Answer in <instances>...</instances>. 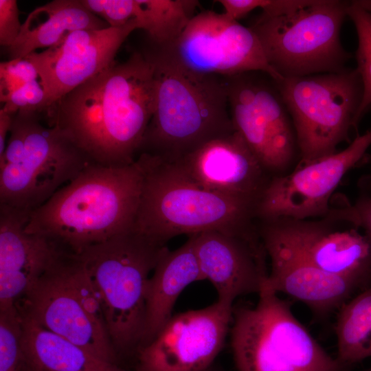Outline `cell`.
<instances>
[{
	"label": "cell",
	"instance_id": "cell-26",
	"mask_svg": "<svg viewBox=\"0 0 371 371\" xmlns=\"http://www.w3.org/2000/svg\"><path fill=\"white\" fill-rule=\"evenodd\" d=\"M353 22L358 37L356 52V68L363 85L362 100L356 116V124L371 107V13L356 5L352 1L347 10Z\"/></svg>",
	"mask_w": 371,
	"mask_h": 371
},
{
	"label": "cell",
	"instance_id": "cell-14",
	"mask_svg": "<svg viewBox=\"0 0 371 371\" xmlns=\"http://www.w3.org/2000/svg\"><path fill=\"white\" fill-rule=\"evenodd\" d=\"M233 308L217 300L172 315L150 343L138 349L137 371H205L224 346Z\"/></svg>",
	"mask_w": 371,
	"mask_h": 371
},
{
	"label": "cell",
	"instance_id": "cell-35",
	"mask_svg": "<svg viewBox=\"0 0 371 371\" xmlns=\"http://www.w3.org/2000/svg\"><path fill=\"white\" fill-rule=\"evenodd\" d=\"M205 371H225V370L221 368H218V366L212 365L209 368H207Z\"/></svg>",
	"mask_w": 371,
	"mask_h": 371
},
{
	"label": "cell",
	"instance_id": "cell-4",
	"mask_svg": "<svg viewBox=\"0 0 371 371\" xmlns=\"http://www.w3.org/2000/svg\"><path fill=\"white\" fill-rule=\"evenodd\" d=\"M141 199L133 229L166 245L171 238L207 231L258 236L257 204L206 190L175 162L146 153Z\"/></svg>",
	"mask_w": 371,
	"mask_h": 371
},
{
	"label": "cell",
	"instance_id": "cell-21",
	"mask_svg": "<svg viewBox=\"0 0 371 371\" xmlns=\"http://www.w3.org/2000/svg\"><path fill=\"white\" fill-rule=\"evenodd\" d=\"M201 280H204L195 252L194 234L189 235L177 249H164L148 281L144 329L139 348L150 343L170 319L182 291Z\"/></svg>",
	"mask_w": 371,
	"mask_h": 371
},
{
	"label": "cell",
	"instance_id": "cell-17",
	"mask_svg": "<svg viewBox=\"0 0 371 371\" xmlns=\"http://www.w3.org/2000/svg\"><path fill=\"white\" fill-rule=\"evenodd\" d=\"M194 235L201 274L214 287L218 301L233 304L240 296L260 293L269 273L267 255L260 236L218 231Z\"/></svg>",
	"mask_w": 371,
	"mask_h": 371
},
{
	"label": "cell",
	"instance_id": "cell-36",
	"mask_svg": "<svg viewBox=\"0 0 371 371\" xmlns=\"http://www.w3.org/2000/svg\"><path fill=\"white\" fill-rule=\"evenodd\" d=\"M367 186L371 188V176L369 177L368 179H367Z\"/></svg>",
	"mask_w": 371,
	"mask_h": 371
},
{
	"label": "cell",
	"instance_id": "cell-29",
	"mask_svg": "<svg viewBox=\"0 0 371 371\" xmlns=\"http://www.w3.org/2000/svg\"><path fill=\"white\" fill-rule=\"evenodd\" d=\"M90 12L104 21L109 27H119L133 20L135 0H80Z\"/></svg>",
	"mask_w": 371,
	"mask_h": 371
},
{
	"label": "cell",
	"instance_id": "cell-6",
	"mask_svg": "<svg viewBox=\"0 0 371 371\" xmlns=\"http://www.w3.org/2000/svg\"><path fill=\"white\" fill-rule=\"evenodd\" d=\"M40 113L17 111L0 156V205L30 213L92 162Z\"/></svg>",
	"mask_w": 371,
	"mask_h": 371
},
{
	"label": "cell",
	"instance_id": "cell-2",
	"mask_svg": "<svg viewBox=\"0 0 371 371\" xmlns=\"http://www.w3.org/2000/svg\"><path fill=\"white\" fill-rule=\"evenodd\" d=\"M143 181L138 158L119 167L91 163L30 213L25 231L78 254L133 229Z\"/></svg>",
	"mask_w": 371,
	"mask_h": 371
},
{
	"label": "cell",
	"instance_id": "cell-16",
	"mask_svg": "<svg viewBox=\"0 0 371 371\" xmlns=\"http://www.w3.org/2000/svg\"><path fill=\"white\" fill-rule=\"evenodd\" d=\"M135 20L124 26L84 29L56 45L28 56L37 66L48 95L47 109L65 95L115 64L120 46L134 30Z\"/></svg>",
	"mask_w": 371,
	"mask_h": 371
},
{
	"label": "cell",
	"instance_id": "cell-11",
	"mask_svg": "<svg viewBox=\"0 0 371 371\" xmlns=\"http://www.w3.org/2000/svg\"><path fill=\"white\" fill-rule=\"evenodd\" d=\"M160 47L195 73L229 76L262 71L276 81L282 78L269 65L254 31L223 13L195 14L175 42Z\"/></svg>",
	"mask_w": 371,
	"mask_h": 371
},
{
	"label": "cell",
	"instance_id": "cell-37",
	"mask_svg": "<svg viewBox=\"0 0 371 371\" xmlns=\"http://www.w3.org/2000/svg\"><path fill=\"white\" fill-rule=\"evenodd\" d=\"M363 371H371V366L369 367L368 368L364 370Z\"/></svg>",
	"mask_w": 371,
	"mask_h": 371
},
{
	"label": "cell",
	"instance_id": "cell-1",
	"mask_svg": "<svg viewBox=\"0 0 371 371\" xmlns=\"http://www.w3.org/2000/svg\"><path fill=\"white\" fill-rule=\"evenodd\" d=\"M153 67L145 52L77 87L45 112L92 163L119 167L134 163L154 110Z\"/></svg>",
	"mask_w": 371,
	"mask_h": 371
},
{
	"label": "cell",
	"instance_id": "cell-8",
	"mask_svg": "<svg viewBox=\"0 0 371 371\" xmlns=\"http://www.w3.org/2000/svg\"><path fill=\"white\" fill-rule=\"evenodd\" d=\"M349 5L346 1L308 0L280 14L261 12L248 27L281 78L337 72L346 68L352 57L340 39Z\"/></svg>",
	"mask_w": 371,
	"mask_h": 371
},
{
	"label": "cell",
	"instance_id": "cell-27",
	"mask_svg": "<svg viewBox=\"0 0 371 371\" xmlns=\"http://www.w3.org/2000/svg\"><path fill=\"white\" fill-rule=\"evenodd\" d=\"M22 336V319L18 306L0 311V371H28Z\"/></svg>",
	"mask_w": 371,
	"mask_h": 371
},
{
	"label": "cell",
	"instance_id": "cell-28",
	"mask_svg": "<svg viewBox=\"0 0 371 371\" xmlns=\"http://www.w3.org/2000/svg\"><path fill=\"white\" fill-rule=\"evenodd\" d=\"M41 78L36 65L28 57L8 60L0 64V100L22 86Z\"/></svg>",
	"mask_w": 371,
	"mask_h": 371
},
{
	"label": "cell",
	"instance_id": "cell-5",
	"mask_svg": "<svg viewBox=\"0 0 371 371\" xmlns=\"http://www.w3.org/2000/svg\"><path fill=\"white\" fill-rule=\"evenodd\" d=\"M166 247L131 229L74 254L100 297L117 353L140 346L150 273Z\"/></svg>",
	"mask_w": 371,
	"mask_h": 371
},
{
	"label": "cell",
	"instance_id": "cell-33",
	"mask_svg": "<svg viewBox=\"0 0 371 371\" xmlns=\"http://www.w3.org/2000/svg\"><path fill=\"white\" fill-rule=\"evenodd\" d=\"M14 115L0 109V156L3 154L5 149L6 137L10 133Z\"/></svg>",
	"mask_w": 371,
	"mask_h": 371
},
{
	"label": "cell",
	"instance_id": "cell-15",
	"mask_svg": "<svg viewBox=\"0 0 371 371\" xmlns=\"http://www.w3.org/2000/svg\"><path fill=\"white\" fill-rule=\"evenodd\" d=\"M68 254L64 251L16 305L44 328L116 364L117 353L107 331L89 317L72 289Z\"/></svg>",
	"mask_w": 371,
	"mask_h": 371
},
{
	"label": "cell",
	"instance_id": "cell-12",
	"mask_svg": "<svg viewBox=\"0 0 371 371\" xmlns=\"http://www.w3.org/2000/svg\"><path fill=\"white\" fill-rule=\"evenodd\" d=\"M337 225V221L326 218L257 221L263 245L283 249L326 272L371 284V243L357 230L341 229Z\"/></svg>",
	"mask_w": 371,
	"mask_h": 371
},
{
	"label": "cell",
	"instance_id": "cell-19",
	"mask_svg": "<svg viewBox=\"0 0 371 371\" xmlns=\"http://www.w3.org/2000/svg\"><path fill=\"white\" fill-rule=\"evenodd\" d=\"M30 214L0 205V311L16 306L65 251L25 231Z\"/></svg>",
	"mask_w": 371,
	"mask_h": 371
},
{
	"label": "cell",
	"instance_id": "cell-3",
	"mask_svg": "<svg viewBox=\"0 0 371 371\" xmlns=\"http://www.w3.org/2000/svg\"><path fill=\"white\" fill-rule=\"evenodd\" d=\"M153 45L145 53L153 67L154 110L139 155L175 162L235 132L225 77L190 71Z\"/></svg>",
	"mask_w": 371,
	"mask_h": 371
},
{
	"label": "cell",
	"instance_id": "cell-10",
	"mask_svg": "<svg viewBox=\"0 0 371 371\" xmlns=\"http://www.w3.org/2000/svg\"><path fill=\"white\" fill-rule=\"evenodd\" d=\"M225 77L236 131L271 177L292 171L300 162L297 137L274 79L262 71Z\"/></svg>",
	"mask_w": 371,
	"mask_h": 371
},
{
	"label": "cell",
	"instance_id": "cell-7",
	"mask_svg": "<svg viewBox=\"0 0 371 371\" xmlns=\"http://www.w3.org/2000/svg\"><path fill=\"white\" fill-rule=\"evenodd\" d=\"M231 348L238 371H346L294 315L290 304L265 289L252 307L233 308Z\"/></svg>",
	"mask_w": 371,
	"mask_h": 371
},
{
	"label": "cell",
	"instance_id": "cell-13",
	"mask_svg": "<svg viewBox=\"0 0 371 371\" xmlns=\"http://www.w3.org/2000/svg\"><path fill=\"white\" fill-rule=\"evenodd\" d=\"M370 145L371 129L357 135L343 150L272 177L258 202L257 220L324 217L330 208L332 194Z\"/></svg>",
	"mask_w": 371,
	"mask_h": 371
},
{
	"label": "cell",
	"instance_id": "cell-24",
	"mask_svg": "<svg viewBox=\"0 0 371 371\" xmlns=\"http://www.w3.org/2000/svg\"><path fill=\"white\" fill-rule=\"evenodd\" d=\"M335 332L336 358L346 368L371 357V285L337 311Z\"/></svg>",
	"mask_w": 371,
	"mask_h": 371
},
{
	"label": "cell",
	"instance_id": "cell-34",
	"mask_svg": "<svg viewBox=\"0 0 371 371\" xmlns=\"http://www.w3.org/2000/svg\"><path fill=\"white\" fill-rule=\"evenodd\" d=\"M356 5L361 7L363 10L371 13V1L363 0V1H352Z\"/></svg>",
	"mask_w": 371,
	"mask_h": 371
},
{
	"label": "cell",
	"instance_id": "cell-25",
	"mask_svg": "<svg viewBox=\"0 0 371 371\" xmlns=\"http://www.w3.org/2000/svg\"><path fill=\"white\" fill-rule=\"evenodd\" d=\"M194 0H135L133 20L146 32L153 43L164 46L175 42L195 15Z\"/></svg>",
	"mask_w": 371,
	"mask_h": 371
},
{
	"label": "cell",
	"instance_id": "cell-32",
	"mask_svg": "<svg viewBox=\"0 0 371 371\" xmlns=\"http://www.w3.org/2000/svg\"><path fill=\"white\" fill-rule=\"evenodd\" d=\"M229 19L238 21L256 8H262L266 0H218Z\"/></svg>",
	"mask_w": 371,
	"mask_h": 371
},
{
	"label": "cell",
	"instance_id": "cell-22",
	"mask_svg": "<svg viewBox=\"0 0 371 371\" xmlns=\"http://www.w3.org/2000/svg\"><path fill=\"white\" fill-rule=\"evenodd\" d=\"M109 27L87 10L80 0H54L28 14L16 40L6 48L8 60L25 57L38 49L52 47L76 30Z\"/></svg>",
	"mask_w": 371,
	"mask_h": 371
},
{
	"label": "cell",
	"instance_id": "cell-31",
	"mask_svg": "<svg viewBox=\"0 0 371 371\" xmlns=\"http://www.w3.org/2000/svg\"><path fill=\"white\" fill-rule=\"evenodd\" d=\"M22 24L16 0H0V44L8 48L19 36Z\"/></svg>",
	"mask_w": 371,
	"mask_h": 371
},
{
	"label": "cell",
	"instance_id": "cell-20",
	"mask_svg": "<svg viewBox=\"0 0 371 371\" xmlns=\"http://www.w3.org/2000/svg\"><path fill=\"white\" fill-rule=\"evenodd\" d=\"M270 269L262 289L286 294L304 304L318 318H325L371 284L362 279L321 270L290 252L264 245Z\"/></svg>",
	"mask_w": 371,
	"mask_h": 371
},
{
	"label": "cell",
	"instance_id": "cell-23",
	"mask_svg": "<svg viewBox=\"0 0 371 371\" xmlns=\"http://www.w3.org/2000/svg\"><path fill=\"white\" fill-rule=\"evenodd\" d=\"M19 311L22 348L28 371H125L44 328Z\"/></svg>",
	"mask_w": 371,
	"mask_h": 371
},
{
	"label": "cell",
	"instance_id": "cell-30",
	"mask_svg": "<svg viewBox=\"0 0 371 371\" xmlns=\"http://www.w3.org/2000/svg\"><path fill=\"white\" fill-rule=\"evenodd\" d=\"M323 218L362 228L371 243V196H362L352 204L330 207Z\"/></svg>",
	"mask_w": 371,
	"mask_h": 371
},
{
	"label": "cell",
	"instance_id": "cell-9",
	"mask_svg": "<svg viewBox=\"0 0 371 371\" xmlns=\"http://www.w3.org/2000/svg\"><path fill=\"white\" fill-rule=\"evenodd\" d=\"M276 82L294 126L298 165L333 154L339 144L350 142L363 96L356 69L282 78Z\"/></svg>",
	"mask_w": 371,
	"mask_h": 371
},
{
	"label": "cell",
	"instance_id": "cell-18",
	"mask_svg": "<svg viewBox=\"0 0 371 371\" xmlns=\"http://www.w3.org/2000/svg\"><path fill=\"white\" fill-rule=\"evenodd\" d=\"M175 163L198 186L257 206L272 178L236 131L210 141Z\"/></svg>",
	"mask_w": 371,
	"mask_h": 371
}]
</instances>
